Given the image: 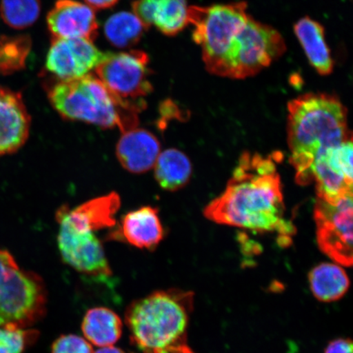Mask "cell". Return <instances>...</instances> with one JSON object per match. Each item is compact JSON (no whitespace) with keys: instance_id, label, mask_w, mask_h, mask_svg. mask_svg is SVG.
I'll list each match as a JSON object with an SVG mask.
<instances>
[{"instance_id":"obj_1","label":"cell","mask_w":353,"mask_h":353,"mask_svg":"<svg viewBox=\"0 0 353 353\" xmlns=\"http://www.w3.org/2000/svg\"><path fill=\"white\" fill-rule=\"evenodd\" d=\"M276 159V156L243 153L222 195L205 207V217L214 223L254 232H276L288 240L295 228L285 219Z\"/></svg>"},{"instance_id":"obj_2","label":"cell","mask_w":353,"mask_h":353,"mask_svg":"<svg viewBox=\"0 0 353 353\" xmlns=\"http://www.w3.org/2000/svg\"><path fill=\"white\" fill-rule=\"evenodd\" d=\"M352 137L347 110L341 101L325 92H308L288 103L290 161L299 184L312 183L311 170L317 157Z\"/></svg>"},{"instance_id":"obj_3","label":"cell","mask_w":353,"mask_h":353,"mask_svg":"<svg viewBox=\"0 0 353 353\" xmlns=\"http://www.w3.org/2000/svg\"><path fill=\"white\" fill-rule=\"evenodd\" d=\"M194 293L180 289L158 290L126 309L130 341L142 353H196L188 343Z\"/></svg>"},{"instance_id":"obj_4","label":"cell","mask_w":353,"mask_h":353,"mask_svg":"<svg viewBox=\"0 0 353 353\" xmlns=\"http://www.w3.org/2000/svg\"><path fill=\"white\" fill-rule=\"evenodd\" d=\"M48 99L66 120L85 122L104 129H134L139 112L112 94L100 79L87 76L59 81L48 92Z\"/></svg>"},{"instance_id":"obj_5","label":"cell","mask_w":353,"mask_h":353,"mask_svg":"<svg viewBox=\"0 0 353 353\" xmlns=\"http://www.w3.org/2000/svg\"><path fill=\"white\" fill-rule=\"evenodd\" d=\"M285 52L286 44L281 34L250 15L234 34L215 76L233 79L253 77Z\"/></svg>"},{"instance_id":"obj_6","label":"cell","mask_w":353,"mask_h":353,"mask_svg":"<svg viewBox=\"0 0 353 353\" xmlns=\"http://www.w3.org/2000/svg\"><path fill=\"white\" fill-rule=\"evenodd\" d=\"M47 290L42 278L22 270L12 255L0 250V325L29 327L46 313Z\"/></svg>"},{"instance_id":"obj_7","label":"cell","mask_w":353,"mask_h":353,"mask_svg":"<svg viewBox=\"0 0 353 353\" xmlns=\"http://www.w3.org/2000/svg\"><path fill=\"white\" fill-rule=\"evenodd\" d=\"M148 65L149 57L143 51L108 52L94 70L112 94L140 112L147 105L145 97L153 90Z\"/></svg>"},{"instance_id":"obj_8","label":"cell","mask_w":353,"mask_h":353,"mask_svg":"<svg viewBox=\"0 0 353 353\" xmlns=\"http://www.w3.org/2000/svg\"><path fill=\"white\" fill-rule=\"evenodd\" d=\"M352 196L333 202L317 198L314 210L317 244L344 267L352 265Z\"/></svg>"},{"instance_id":"obj_9","label":"cell","mask_w":353,"mask_h":353,"mask_svg":"<svg viewBox=\"0 0 353 353\" xmlns=\"http://www.w3.org/2000/svg\"><path fill=\"white\" fill-rule=\"evenodd\" d=\"M352 152L351 137L317 157L311 170L317 198L333 202L352 195Z\"/></svg>"},{"instance_id":"obj_10","label":"cell","mask_w":353,"mask_h":353,"mask_svg":"<svg viewBox=\"0 0 353 353\" xmlns=\"http://www.w3.org/2000/svg\"><path fill=\"white\" fill-rule=\"evenodd\" d=\"M59 224L57 245L63 261L81 274L107 279L112 276L103 244L95 232L81 231Z\"/></svg>"},{"instance_id":"obj_11","label":"cell","mask_w":353,"mask_h":353,"mask_svg":"<svg viewBox=\"0 0 353 353\" xmlns=\"http://www.w3.org/2000/svg\"><path fill=\"white\" fill-rule=\"evenodd\" d=\"M105 54L85 39L54 38L46 68L59 81H70L87 76L103 61Z\"/></svg>"},{"instance_id":"obj_12","label":"cell","mask_w":353,"mask_h":353,"mask_svg":"<svg viewBox=\"0 0 353 353\" xmlns=\"http://www.w3.org/2000/svg\"><path fill=\"white\" fill-rule=\"evenodd\" d=\"M48 30L57 39H85L94 41L99 24L94 8L76 0H57L47 16Z\"/></svg>"},{"instance_id":"obj_13","label":"cell","mask_w":353,"mask_h":353,"mask_svg":"<svg viewBox=\"0 0 353 353\" xmlns=\"http://www.w3.org/2000/svg\"><path fill=\"white\" fill-rule=\"evenodd\" d=\"M30 123L20 92L0 87V157L23 147L29 138Z\"/></svg>"},{"instance_id":"obj_14","label":"cell","mask_w":353,"mask_h":353,"mask_svg":"<svg viewBox=\"0 0 353 353\" xmlns=\"http://www.w3.org/2000/svg\"><path fill=\"white\" fill-rule=\"evenodd\" d=\"M121 206V198L116 192L94 199L77 208L63 206L57 211V223L81 231L95 232L116 225V216Z\"/></svg>"},{"instance_id":"obj_15","label":"cell","mask_w":353,"mask_h":353,"mask_svg":"<svg viewBox=\"0 0 353 353\" xmlns=\"http://www.w3.org/2000/svg\"><path fill=\"white\" fill-rule=\"evenodd\" d=\"M110 236L113 240L126 242L136 248L152 250L164 238V228L158 210L143 206L123 216Z\"/></svg>"},{"instance_id":"obj_16","label":"cell","mask_w":353,"mask_h":353,"mask_svg":"<svg viewBox=\"0 0 353 353\" xmlns=\"http://www.w3.org/2000/svg\"><path fill=\"white\" fill-rule=\"evenodd\" d=\"M161 154V144L152 132L134 128L122 132L117 145L119 162L128 171L143 174L152 169Z\"/></svg>"},{"instance_id":"obj_17","label":"cell","mask_w":353,"mask_h":353,"mask_svg":"<svg viewBox=\"0 0 353 353\" xmlns=\"http://www.w3.org/2000/svg\"><path fill=\"white\" fill-rule=\"evenodd\" d=\"M187 0H136L132 3L134 14L145 28L156 26L160 32L174 37L188 26Z\"/></svg>"},{"instance_id":"obj_18","label":"cell","mask_w":353,"mask_h":353,"mask_svg":"<svg viewBox=\"0 0 353 353\" xmlns=\"http://www.w3.org/2000/svg\"><path fill=\"white\" fill-rule=\"evenodd\" d=\"M294 34L307 56L309 63L321 76L333 72L334 63L327 43L324 26L310 17H304L294 26Z\"/></svg>"},{"instance_id":"obj_19","label":"cell","mask_w":353,"mask_h":353,"mask_svg":"<svg viewBox=\"0 0 353 353\" xmlns=\"http://www.w3.org/2000/svg\"><path fill=\"white\" fill-rule=\"evenodd\" d=\"M82 331L92 345L103 347L113 346L122 334L120 316L108 307H94L86 312L82 321Z\"/></svg>"},{"instance_id":"obj_20","label":"cell","mask_w":353,"mask_h":353,"mask_svg":"<svg viewBox=\"0 0 353 353\" xmlns=\"http://www.w3.org/2000/svg\"><path fill=\"white\" fill-rule=\"evenodd\" d=\"M309 285L321 302L330 303L342 299L350 288V281L339 264L323 263L309 273Z\"/></svg>"},{"instance_id":"obj_21","label":"cell","mask_w":353,"mask_h":353,"mask_svg":"<svg viewBox=\"0 0 353 353\" xmlns=\"http://www.w3.org/2000/svg\"><path fill=\"white\" fill-rule=\"evenodd\" d=\"M154 167L158 184L166 191H178L191 179V161L179 150L168 149L161 152Z\"/></svg>"},{"instance_id":"obj_22","label":"cell","mask_w":353,"mask_h":353,"mask_svg":"<svg viewBox=\"0 0 353 353\" xmlns=\"http://www.w3.org/2000/svg\"><path fill=\"white\" fill-rule=\"evenodd\" d=\"M145 29L134 13L120 12L114 13L105 21L104 34L113 46L126 48L138 43Z\"/></svg>"},{"instance_id":"obj_23","label":"cell","mask_w":353,"mask_h":353,"mask_svg":"<svg viewBox=\"0 0 353 353\" xmlns=\"http://www.w3.org/2000/svg\"><path fill=\"white\" fill-rule=\"evenodd\" d=\"M32 48V41L28 35H0V76L24 70Z\"/></svg>"},{"instance_id":"obj_24","label":"cell","mask_w":353,"mask_h":353,"mask_svg":"<svg viewBox=\"0 0 353 353\" xmlns=\"http://www.w3.org/2000/svg\"><path fill=\"white\" fill-rule=\"evenodd\" d=\"M41 12V0H1L0 2V16L13 29L30 28L38 20Z\"/></svg>"},{"instance_id":"obj_25","label":"cell","mask_w":353,"mask_h":353,"mask_svg":"<svg viewBox=\"0 0 353 353\" xmlns=\"http://www.w3.org/2000/svg\"><path fill=\"white\" fill-rule=\"evenodd\" d=\"M39 332L15 325H0V353H23L37 341Z\"/></svg>"},{"instance_id":"obj_26","label":"cell","mask_w":353,"mask_h":353,"mask_svg":"<svg viewBox=\"0 0 353 353\" xmlns=\"http://www.w3.org/2000/svg\"><path fill=\"white\" fill-rule=\"evenodd\" d=\"M92 344L78 335H61L52 344V353H94Z\"/></svg>"},{"instance_id":"obj_27","label":"cell","mask_w":353,"mask_h":353,"mask_svg":"<svg viewBox=\"0 0 353 353\" xmlns=\"http://www.w3.org/2000/svg\"><path fill=\"white\" fill-rule=\"evenodd\" d=\"M351 339H339L331 342L325 353H353Z\"/></svg>"},{"instance_id":"obj_28","label":"cell","mask_w":353,"mask_h":353,"mask_svg":"<svg viewBox=\"0 0 353 353\" xmlns=\"http://www.w3.org/2000/svg\"><path fill=\"white\" fill-rule=\"evenodd\" d=\"M119 0H85L88 6L97 10H105L116 6Z\"/></svg>"},{"instance_id":"obj_29","label":"cell","mask_w":353,"mask_h":353,"mask_svg":"<svg viewBox=\"0 0 353 353\" xmlns=\"http://www.w3.org/2000/svg\"><path fill=\"white\" fill-rule=\"evenodd\" d=\"M94 353H125L122 351L121 348H118L114 346H108L100 347L99 350H97Z\"/></svg>"}]
</instances>
